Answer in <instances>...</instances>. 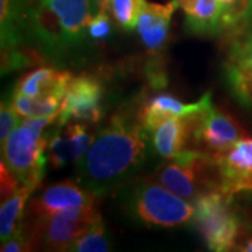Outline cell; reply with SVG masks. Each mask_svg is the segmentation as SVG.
I'll use <instances>...</instances> for the list:
<instances>
[{
    "instance_id": "obj_1",
    "label": "cell",
    "mask_w": 252,
    "mask_h": 252,
    "mask_svg": "<svg viewBox=\"0 0 252 252\" xmlns=\"http://www.w3.org/2000/svg\"><path fill=\"white\" fill-rule=\"evenodd\" d=\"M149 135L137 112H117L76 162L77 181L102 196L132 180L147 161Z\"/></svg>"
},
{
    "instance_id": "obj_2",
    "label": "cell",
    "mask_w": 252,
    "mask_h": 252,
    "mask_svg": "<svg viewBox=\"0 0 252 252\" xmlns=\"http://www.w3.org/2000/svg\"><path fill=\"white\" fill-rule=\"evenodd\" d=\"M91 13L90 0H28L26 32L58 62L86 44Z\"/></svg>"
},
{
    "instance_id": "obj_3",
    "label": "cell",
    "mask_w": 252,
    "mask_h": 252,
    "mask_svg": "<svg viewBox=\"0 0 252 252\" xmlns=\"http://www.w3.org/2000/svg\"><path fill=\"white\" fill-rule=\"evenodd\" d=\"M56 118H24L1 144V162L16 175L21 185L35 190L44 180L46 167L45 129Z\"/></svg>"
},
{
    "instance_id": "obj_4",
    "label": "cell",
    "mask_w": 252,
    "mask_h": 252,
    "mask_svg": "<svg viewBox=\"0 0 252 252\" xmlns=\"http://www.w3.org/2000/svg\"><path fill=\"white\" fill-rule=\"evenodd\" d=\"M124 206L139 223L172 228L192 221L195 206L180 198L156 180H143L130 185L124 193Z\"/></svg>"
},
{
    "instance_id": "obj_5",
    "label": "cell",
    "mask_w": 252,
    "mask_h": 252,
    "mask_svg": "<svg viewBox=\"0 0 252 252\" xmlns=\"http://www.w3.org/2000/svg\"><path fill=\"white\" fill-rule=\"evenodd\" d=\"M193 206L192 221L207 248L213 252L234 251L241 234V219L233 206V196L220 188L210 189Z\"/></svg>"
},
{
    "instance_id": "obj_6",
    "label": "cell",
    "mask_w": 252,
    "mask_h": 252,
    "mask_svg": "<svg viewBox=\"0 0 252 252\" xmlns=\"http://www.w3.org/2000/svg\"><path fill=\"white\" fill-rule=\"evenodd\" d=\"M154 180L190 203L207 190L219 188L213 158L193 149L185 150L158 168Z\"/></svg>"
},
{
    "instance_id": "obj_7",
    "label": "cell",
    "mask_w": 252,
    "mask_h": 252,
    "mask_svg": "<svg viewBox=\"0 0 252 252\" xmlns=\"http://www.w3.org/2000/svg\"><path fill=\"white\" fill-rule=\"evenodd\" d=\"M99 216L97 206L69 207L41 219H30V228L26 231L35 247L39 245L48 251H67L69 245L86 233Z\"/></svg>"
},
{
    "instance_id": "obj_8",
    "label": "cell",
    "mask_w": 252,
    "mask_h": 252,
    "mask_svg": "<svg viewBox=\"0 0 252 252\" xmlns=\"http://www.w3.org/2000/svg\"><path fill=\"white\" fill-rule=\"evenodd\" d=\"M245 136L247 132L240 122L224 109L215 107L210 97L206 105L195 114L190 147L215 157L228 150Z\"/></svg>"
},
{
    "instance_id": "obj_9",
    "label": "cell",
    "mask_w": 252,
    "mask_h": 252,
    "mask_svg": "<svg viewBox=\"0 0 252 252\" xmlns=\"http://www.w3.org/2000/svg\"><path fill=\"white\" fill-rule=\"evenodd\" d=\"M104 114V86L95 76L81 73L73 76L63 97L58 125L70 121L97 124Z\"/></svg>"
},
{
    "instance_id": "obj_10",
    "label": "cell",
    "mask_w": 252,
    "mask_h": 252,
    "mask_svg": "<svg viewBox=\"0 0 252 252\" xmlns=\"http://www.w3.org/2000/svg\"><path fill=\"white\" fill-rule=\"evenodd\" d=\"M212 158L216 165L219 188L224 193L234 196L252 192V137L245 136Z\"/></svg>"
},
{
    "instance_id": "obj_11",
    "label": "cell",
    "mask_w": 252,
    "mask_h": 252,
    "mask_svg": "<svg viewBox=\"0 0 252 252\" xmlns=\"http://www.w3.org/2000/svg\"><path fill=\"white\" fill-rule=\"evenodd\" d=\"M224 80L233 98L244 107H252V31L235 36L228 46Z\"/></svg>"
},
{
    "instance_id": "obj_12",
    "label": "cell",
    "mask_w": 252,
    "mask_h": 252,
    "mask_svg": "<svg viewBox=\"0 0 252 252\" xmlns=\"http://www.w3.org/2000/svg\"><path fill=\"white\" fill-rule=\"evenodd\" d=\"M98 198L95 193L84 188L79 181L56 182L31 200L28 209L30 219H41L69 207L97 206Z\"/></svg>"
},
{
    "instance_id": "obj_13",
    "label": "cell",
    "mask_w": 252,
    "mask_h": 252,
    "mask_svg": "<svg viewBox=\"0 0 252 252\" xmlns=\"http://www.w3.org/2000/svg\"><path fill=\"white\" fill-rule=\"evenodd\" d=\"M178 7L175 0L165 4L146 3L137 20V30L142 44L149 56H161L162 49L167 45L170 35V24L172 14Z\"/></svg>"
},
{
    "instance_id": "obj_14",
    "label": "cell",
    "mask_w": 252,
    "mask_h": 252,
    "mask_svg": "<svg viewBox=\"0 0 252 252\" xmlns=\"http://www.w3.org/2000/svg\"><path fill=\"white\" fill-rule=\"evenodd\" d=\"M210 97H212V94L206 93L196 102L185 104L172 94L160 93V94H156V95L147 99L146 102H143V105L140 107L137 115H139V119L142 121L144 127L149 132H152L153 129H156L158 125H161L162 122H165L170 118L188 117L192 114H196L206 105V102Z\"/></svg>"
},
{
    "instance_id": "obj_15",
    "label": "cell",
    "mask_w": 252,
    "mask_h": 252,
    "mask_svg": "<svg viewBox=\"0 0 252 252\" xmlns=\"http://www.w3.org/2000/svg\"><path fill=\"white\" fill-rule=\"evenodd\" d=\"M195 125V114L170 118L150 132L156 153L165 160H172L190 146Z\"/></svg>"
},
{
    "instance_id": "obj_16",
    "label": "cell",
    "mask_w": 252,
    "mask_h": 252,
    "mask_svg": "<svg viewBox=\"0 0 252 252\" xmlns=\"http://www.w3.org/2000/svg\"><path fill=\"white\" fill-rule=\"evenodd\" d=\"M28 0H0L1 56L20 52L26 32Z\"/></svg>"
},
{
    "instance_id": "obj_17",
    "label": "cell",
    "mask_w": 252,
    "mask_h": 252,
    "mask_svg": "<svg viewBox=\"0 0 252 252\" xmlns=\"http://www.w3.org/2000/svg\"><path fill=\"white\" fill-rule=\"evenodd\" d=\"M73 74L67 70H58L54 67H38L24 74L16 84L14 90L26 94L31 98H41L54 93L64 94L72 80Z\"/></svg>"
},
{
    "instance_id": "obj_18",
    "label": "cell",
    "mask_w": 252,
    "mask_h": 252,
    "mask_svg": "<svg viewBox=\"0 0 252 252\" xmlns=\"http://www.w3.org/2000/svg\"><path fill=\"white\" fill-rule=\"evenodd\" d=\"M184 10L187 26L196 35H216L221 30L219 0H175Z\"/></svg>"
},
{
    "instance_id": "obj_19",
    "label": "cell",
    "mask_w": 252,
    "mask_h": 252,
    "mask_svg": "<svg viewBox=\"0 0 252 252\" xmlns=\"http://www.w3.org/2000/svg\"><path fill=\"white\" fill-rule=\"evenodd\" d=\"M32 192H34L32 189L21 185L13 196L1 202V207H0V240L1 241L7 240L24 224L23 223L24 210H26L30 195Z\"/></svg>"
},
{
    "instance_id": "obj_20",
    "label": "cell",
    "mask_w": 252,
    "mask_h": 252,
    "mask_svg": "<svg viewBox=\"0 0 252 252\" xmlns=\"http://www.w3.org/2000/svg\"><path fill=\"white\" fill-rule=\"evenodd\" d=\"M67 251L70 252H107L111 251V238H109L105 224L101 216L93 223L90 228L74 240Z\"/></svg>"
},
{
    "instance_id": "obj_21",
    "label": "cell",
    "mask_w": 252,
    "mask_h": 252,
    "mask_svg": "<svg viewBox=\"0 0 252 252\" xmlns=\"http://www.w3.org/2000/svg\"><path fill=\"white\" fill-rule=\"evenodd\" d=\"M146 3V0H111L109 11L119 27L130 31L137 27V20Z\"/></svg>"
},
{
    "instance_id": "obj_22",
    "label": "cell",
    "mask_w": 252,
    "mask_h": 252,
    "mask_svg": "<svg viewBox=\"0 0 252 252\" xmlns=\"http://www.w3.org/2000/svg\"><path fill=\"white\" fill-rule=\"evenodd\" d=\"M63 132H64V136L67 139L72 161L77 162L89 150V147L94 140V135L89 129V126L86 124H81V122L69 124Z\"/></svg>"
},
{
    "instance_id": "obj_23",
    "label": "cell",
    "mask_w": 252,
    "mask_h": 252,
    "mask_svg": "<svg viewBox=\"0 0 252 252\" xmlns=\"http://www.w3.org/2000/svg\"><path fill=\"white\" fill-rule=\"evenodd\" d=\"M221 30H233L248 21L251 0H219Z\"/></svg>"
},
{
    "instance_id": "obj_24",
    "label": "cell",
    "mask_w": 252,
    "mask_h": 252,
    "mask_svg": "<svg viewBox=\"0 0 252 252\" xmlns=\"http://www.w3.org/2000/svg\"><path fill=\"white\" fill-rule=\"evenodd\" d=\"M61 127L62 126H58L56 130L49 132V137H48L46 158H48V162L52 165L54 170H61L67 162L72 161L67 139L64 136V132H61Z\"/></svg>"
},
{
    "instance_id": "obj_25",
    "label": "cell",
    "mask_w": 252,
    "mask_h": 252,
    "mask_svg": "<svg viewBox=\"0 0 252 252\" xmlns=\"http://www.w3.org/2000/svg\"><path fill=\"white\" fill-rule=\"evenodd\" d=\"M24 118L17 114V111L11 105V101H3L0 107V142L4 143L13 130L17 127Z\"/></svg>"
},
{
    "instance_id": "obj_26",
    "label": "cell",
    "mask_w": 252,
    "mask_h": 252,
    "mask_svg": "<svg viewBox=\"0 0 252 252\" xmlns=\"http://www.w3.org/2000/svg\"><path fill=\"white\" fill-rule=\"evenodd\" d=\"M35 244L32 241V238L30 237L24 224L18 228L14 234L9 237L7 240L1 241V252H27L34 251Z\"/></svg>"
},
{
    "instance_id": "obj_27",
    "label": "cell",
    "mask_w": 252,
    "mask_h": 252,
    "mask_svg": "<svg viewBox=\"0 0 252 252\" xmlns=\"http://www.w3.org/2000/svg\"><path fill=\"white\" fill-rule=\"evenodd\" d=\"M111 32H112V23H111V18L108 16V11L95 13L90 18L89 27H87V34L94 41H104L111 35Z\"/></svg>"
},
{
    "instance_id": "obj_28",
    "label": "cell",
    "mask_w": 252,
    "mask_h": 252,
    "mask_svg": "<svg viewBox=\"0 0 252 252\" xmlns=\"http://www.w3.org/2000/svg\"><path fill=\"white\" fill-rule=\"evenodd\" d=\"M21 187L16 175L6 167V164H0V199L1 202L7 200L10 196L16 193V190Z\"/></svg>"
},
{
    "instance_id": "obj_29",
    "label": "cell",
    "mask_w": 252,
    "mask_h": 252,
    "mask_svg": "<svg viewBox=\"0 0 252 252\" xmlns=\"http://www.w3.org/2000/svg\"><path fill=\"white\" fill-rule=\"evenodd\" d=\"M93 13H99V11H108L111 0H90Z\"/></svg>"
},
{
    "instance_id": "obj_30",
    "label": "cell",
    "mask_w": 252,
    "mask_h": 252,
    "mask_svg": "<svg viewBox=\"0 0 252 252\" xmlns=\"http://www.w3.org/2000/svg\"><path fill=\"white\" fill-rule=\"evenodd\" d=\"M235 251L241 252H252V235H248L243 243L237 244L235 247Z\"/></svg>"
},
{
    "instance_id": "obj_31",
    "label": "cell",
    "mask_w": 252,
    "mask_h": 252,
    "mask_svg": "<svg viewBox=\"0 0 252 252\" xmlns=\"http://www.w3.org/2000/svg\"><path fill=\"white\" fill-rule=\"evenodd\" d=\"M252 18V0H251V7H250V13H248V21Z\"/></svg>"
}]
</instances>
